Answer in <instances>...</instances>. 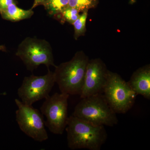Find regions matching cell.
Returning a JSON list of instances; mask_svg holds the SVG:
<instances>
[{
	"label": "cell",
	"instance_id": "obj_10",
	"mask_svg": "<svg viewBox=\"0 0 150 150\" xmlns=\"http://www.w3.org/2000/svg\"><path fill=\"white\" fill-rule=\"evenodd\" d=\"M137 95L150 99V65L140 67L133 73L128 82Z\"/></svg>",
	"mask_w": 150,
	"mask_h": 150
},
{
	"label": "cell",
	"instance_id": "obj_18",
	"mask_svg": "<svg viewBox=\"0 0 150 150\" xmlns=\"http://www.w3.org/2000/svg\"><path fill=\"white\" fill-rule=\"evenodd\" d=\"M0 51H4V52L6 51V48L5 46L3 45H0Z\"/></svg>",
	"mask_w": 150,
	"mask_h": 150
},
{
	"label": "cell",
	"instance_id": "obj_11",
	"mask_svg": "<svg viewBox=\"0 0 150 150\" xmlns=\"http://www.w3.org/2000/svg\"><path fill=\"white\" fill-rule=\"evenodd\" d=\"M16 4H11L4 9L0 11L1 16L4 19L16 22L30 18L34 12L31 9L25 10L19 8Z\"/></svg>",
	"mask_w": 150,
	"mask_h": 150
},
{
	"label": "cell",
	"instance_id": "obj_15",
	"mask_svg": "<svg viewBox=\"0 0 150 150\" xmlns=\"http://www.w3.org/2000/svg\"><path fill=\"white\" fill-rule=\"evenodd\" d=\"M80 12L76 8L68 7L62 11L59 15H60L62 16V18L64 21L72 25L80 16Z\"/></svg>",
	"mask_w": 150,
	"mask_h": 150
},
{
	"label": "cell",
	"instance_id": "obj_14",
	"mask_svg": "<svg viewBox=\"0 0 150 150\" xmlns=\"http://www.w3.org/2000/svg\"><path fill=\"white\" fill-rule=\"evenodd\" d=\"M98 2V0H69L68 7L74 8L83 12L95 8Z\"/></svg>",
	"mask_w": 150,
	"mask_h": 150
},
{
	"label": "cell",
	"instance_id": "obj_16",
	"mask_svg": "<svg viewBox=\"0 0 150 150\" xmlns=\"http://www.w3.org/2000/svg\"><path fill=\"white\" fill-rule=\"evenodd\" d=\"M16 4L15 0H0V11L4 9L11 4Z\"/></svg>",
	"mask_w": 150,
	"mask_h": 150
},
{
	"label": "cell",
	"instance_id": "obj_17",
	"mask_svg": "<svg viewBox=\"0 0 150 150\" xmlns=\"http://www.w3.org/2000/svg\"><path fill=\"white\" fill-rule=\"evenodd\" d=\"M47 0H34V3H33V5L31 9L35 8L37 6L39 5H42Z\"/></svg>",
	"mask_w": 150,
	"mask_h": 150
},
{
	"label": "cell",
	"instance_id": "obj_6",
	"mask_svg": "<svg viewBox=\"0 0 150 150\" xmlns=\"http://www.w3.org/2000/svg\"><path fill=\"white\" fill-rule=\"evenodd\" d=\"M69 95L56 93L45 99L41 107L42 115L46 117L45 126L53 134L62 135L68 123V99Z\"/></svg>",
	"mask_w": 150,
	"mask_h": 150
},
{
	"label": "cell",
	"instance_id": "obj_3",
	"mask_svg": "<svg viewBox=\"0 0 150 150\" xmlns=\"http://www.w3.org/2000/svg\"><path fill=\"white\" fill-rule=\"evenodd\" d=\"M72 115L97 126L112 127L118 122L116 113L103 94L81 98Z\"/></svg>",
	"mask_w": 150,
	"mask_h": 150
},
{
	"label": "cell",
	"instance_id": "obj_5",
	"mask_svg": "<svg viewBox=\"0 0 150 150\" xmlns=\"http://www.w3.org/2000/svg\"><path fill=\"white\" fill-rule=\"evenodd\" d=\"M27 69L33 71L40 65L56 67L51 45L45 40L25 38L19 45L16 54Z\"/></svg>",
	"mask_w": 150,
	"mask_h": 150
},
{
	"label": "cell",
	"instance_id": "obj_4",
	"mask_svg": "<svg viewBox=\"0 0 150 150\" xmlns=\"http://www.w3.org/2000/svg\"><path fill=\"white\" fill-rule=\"evenodd\" d=\"M103 94L115 113L122 114L132 108L137 96L128 82L109 70Z\"/></svg>",
	"mask_w": 150,
	"mask_h": 150
},
{
	"label": "cell",
	"instance_id": "obj_9",
	"mask_svg": "<svg viewBox=\"0 0 150 150\" xmlns=\"http://www.w3.org/2000/svg\"><path fill=\"white\" fill-rule=\"evenodd\" d=\"M108 71L106 65L101 59H89L80 94L81 98L103 94Z\"/></svg>",
	"mask_w": 150,
	"mask_h": 150
},
{
	"label": "cell",
	"instance_id": "obj_13",
	"mask_svg": "<svg viewBox=\"0 0 150 150\" xmlns=\"http://www.w3.org/2000/svg\"><path fill=\"white\" fill-rule=\"evenodd\" d=\"M88 15V11L83 12L79 18L72 24L74 29V38L76 40H77L79 38L85 34L86 31V23Z\"/></svg>",
	"mask_w": 150,
	"mask_h": 150
},
{
	"label": "cell",
	"instance_id": "obj_8",
	"mask_svg": "<svg viewBox=\"0 0 150 150\" xmlns=\"http://www.w3.org/2000/svg\"><path fill=\"white\" fill-rule=\"evenodd\" d=\"M55 83L54 72L49 69L44 76L30 75L24 77L18 90V95L22 102L32 105L49 96Z\"/></svg>",
	"mask_w": 150,
	"mask_h": 150
},
{
	"label": "cell",
	"instance_id": "obj_2",
	"mask_svg": "<svg viewBox=\"0 0 150 150\" xmlns=\"http://www.w3.org/2000/svg\"><path fill=\"white\" fill-rule=\"evenodd\" d=\"M89 60L88 56L83 51H78L71 60L55 67V83L61 93L80 95Z\"/></svg>",
	"mask_w": 150,
	"mask_h": 150
},
{
	"label": "cell",
	"instance_id": "obj_12",
	"mask_svg": "<svg viewBox=\"0 0 150 150\" xmlns=\"http://www.w3.org/2000/svg\"><path fill=\"white\" fill-rule=\"evenodd\" d=\"M69 0H47L42 5L51 16L59 15L68 7Z\"/></svg>",
	"mask_w": 150,
	"mask_h": 150
},
{
	"label": "cell",
	"instance_id": "obj_1",
	"mask_svg": "<svg viewBox=\"0 0 150 150\" xmlns=\"http://www.w3.org/2000/svg\"><path fill=\"white\" fill-rule=\"evenodd\" d=\"M65 129L71 150H100L107 139L104 126L94 125L72 115L69 117Z\"/></svg>",
	"mask_w": 150,
	"mask_h": 150
},
{
	"label": "cell",
	"instance_id": "obj_7",
	"mask_svg": "<svg viewBox=\"0 0 150 150\" xmlns=\"http://www.w3.org/2000/svg\"><path fill=\"white\" fill-rule=\"evenodd\" d=\"M15 102L18 108L16 112V121L21 130L36 142L48 139L45 121L40 111L18 99L15 100Z\"/></svg>",
	"mask_w": 150,
	"mask_h": 150
}]
</instances>
